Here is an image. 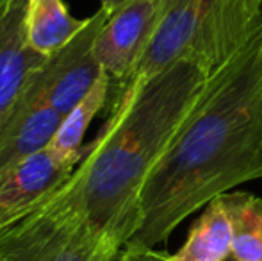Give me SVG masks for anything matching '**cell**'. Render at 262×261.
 Returning <instances> with one entry per match:
<instances>
[{
    "mask_svg": "<svg viewBox=\"0 0 262 261\" xmlns=\"http://www.w3.org/2000/svg\"><path fill=\"white\" fill-rule=\"evenodd\" d=\"M262 179V27L210 75L202 101L146 177L141 226L125 245L154 249L212 198Z\"/></svg>",
    "mask_w": 262,
    "mask_h": 261,
    "instance_id": "obj_1",
    "label": "cell"
},
{
    "mask_svg": "<svg viewBox=\"0 0 262 261\" xmlns=\"http://www.w3.org/2000/svg\"><path fill=\"white\" fill-rule=\"evenodd\" d=\"M210 75L180 59L113 97V109L66 179L77 208L97 233L125 247L141 226L146 177L207 91Z\"/></svg>",
    "mask_w": 262,
    "mask_h": 261,
    "instance_id": "obj_2",
    "label": "cell"
},
{
    "mask_svg": "<svg viewBox=\"0 0 262 261\" xmlns=\"http://www.w3.org/2000/svg\"><path fill=\"white\" fill-rule=\"evenodd\" d=\"M262 27V0H166L156 31L123 86L156 77L180 59L214 73Z\"/></svg>",
    "mask_w": 262,
    "mask_h": 261,
    "instance_id": "obj_3",
    "label": "cell"
},
{
    "mask_svg": "<svg viewBox=\"0 0 262 261\" xmlns=\"http://www.w3.org/2000/svg\"><path fill=\"white\" fill-rule=\"evenodd\" d=\"M121 249L88 224L66 181L0 224V261H118Z\"/></svg>",
    "mask_w": 262,
    "mask_h": 261,
    "instance_id": "obj_4",
    "label": "cell"
},
{
    "mask_svg": "<svg viewBox=\"0 0 262 261\" xmlns=\"http://www.w3.org/2000/svg\"><path fill=\"white\" fill-rule=\"evenodd\" d=\"M107 18L109 13L100 7L88 18L86 25L62 49L47 57L36 72V83L47 102L61 116L68 115L70 109L82 101L104 72L95 56V42Z\"/></svg>",
    "mask_w": 262,
    "mask_h": 261,
    "instance_id": "obj_5",
    "label": "cell"
},
{
    "mask_svg": "<svg viewBox=\"0 0 262 261\" xmlns=\"http://www.w3.org/2000/svg\"><path fill=\"white\" fill-rule=\"evenodd\" d=\"M166 0H130L109 14L95 42V56L118 88L123 86L132 68L148 45Z\"/></svg>",
    "mask_w": 262,
    "mask_h": 261,
    "instance_id": "obj_6",
    "label": "cell"
},
{
    "mask_svg": "<svg viewBox=\"0 0 262 261\" xmlns=\"http://www.w3.org/2000/svg\"><path fill=\"white\" fill-rule=\"evenodd\" d=\"M24 20L25 0H11L0 9V127L47 59L27 45Z\"/></svg>",
    "mask_w": 262,
    "mask_h": 261,
    "instance_id": "obj_7",
    "label": "cell"
},
{
    "mask_svg": "<svg viewBox=\"0 0 262 261\" xmlns=\"http://www.w3.org/2000/svg\"><path fill=\"white\" fill-rule=\"evenodd\" d=\"M77 165L52 145L20 161L0 181V224L52 193L73 174Z\"/></svg>",
    "mask_w": 262,
    "mask_h": 261,
    "instance_id": "obj_8",
    "label": "cell"
},
{
    "mask_svg": "<svg viewBox=\"0 0 262 261\" xmlns=\"http://www.w3.org/2000/svg\"><path fill=\"white\" fill-rule=\"evenodd\" d=\"M88 18H75L64 0H25V39L34 52L49 57L66 45Z\"/></svg>",
    "mask_w": 262,
    "mask_h": 261,
    "instance_id": "obj_9",
    "label": "cell"
},
{
    "mask_svg": "<svg viewBox=\"0 0 262 261\" xmlns=\"http://www.w3.org/2000/svg\"><path fill=\"white\" fill-rule=\"evenodd\" d=\"M232 256V226L221 197L204 208L184 245L168 261H225Z\"/></svg>",
    "mask_w": 262,
    "mask_h": 261,
    "instance_id": "obj_10",
    "label": "cell"
},
{
    "mask_svg": "<svg viewBox=\"0 0 262 261\" xmlns=\"http://www.w3.org/2000/svg\"><path fill=\"white\" fill-rule=\"evenodd\" d=\"M111 86H113V79L104 70L97 79V83L93 84V88L84 95L82 101L77 102L70 109L68 115L62 116L59 129L55 132L52 143H50L59 154L75 161V163H80L84 154V136H86V131L90 129L93 118L109 101Z\"/></svg>",
    "mask_w": 262,
    "mask_h": 261,
    "instance_id": "obj_11",
    "label": "cell"
},
{
    "mask_svg": "<svg viewBox=\"0 0 262 261\" xmlns=\"http://www.w3.org/2000/svg\"><path fill=\"white\" fill-rule=\"evenodd\" d=\"M232 226V258L262 261V198L248 192L220 195Z\"/></svg>",
    "mask_w": 262,
    "mask_h": 261,
    "instance_id": "obj_12",
    "label": "cell"
},
{
    "mask_svg": "<svg viewBox=\"0 0 262 261\" xmlns=\"http://www.w3.org/2000/svg\"><path fill=\"white\" fill-rule=\"evenodd\" d=\"M118 261H168V254L166 252H157L156 249L125 245L121 249V254Z\"/></svg>",
    "mask_w": 262,
    "mask_h": 261,
    "instance_id": "obj_13",
    "label": "cell"
},
{
    "mask_svg": "<svg viewBox=\"0 0 262 261\" xmlns=\"http://www.w3.org/2000/svg\"><path fill=\"white\" fill-rule=\"evenodd\" d=\"M130 0H100V7H104L109 14H113L114 11H118L120 7H123L125 4H128Z\"/></svg>",
    "mask_w": 262,
    "mask_h": 261,
    "instance_id": "obj_14",
    "label": "cell"
},
{
    "mask_svg": "<svg viewBox=\"0 0 262 261\" xmlns=\"http://www.w3.org/2000/svg\"><path fill=\"white\" fill-rule=\"evenodd\" d=\"M11 0H0V9H2L4 6H6V4H9Z\"/></svg>",
    "mask_w": 262,
    "mask_h": 261,
    "instance_id": "obj_15",
    "label": "cell"
},
{
    "mask_svg": "<svg viewBox=\"0 0 262 261\" xmlns=\"http://www.w3.org/2000/svg\"><path fill=\"white\" fill-rule=\"evenodd\" d=\"M225 261H237V259H235V258H232V256H230V258H228V259H225Z\"/></svg>",
    "mask_w": 262,
    "mask_h": 261,
    "instance_id": "obj_16",
    "label": "cell"
}]
</instances>
